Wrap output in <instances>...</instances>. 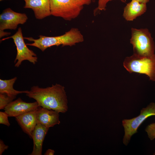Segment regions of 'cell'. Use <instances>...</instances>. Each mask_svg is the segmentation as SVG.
Instances as JSON below:
<instances>
[{"instance_id":"obj_1","label":"cell","mask_w":155,"mask_h":155,"mask_svg":"<svg viewBox=\"0 0 155 155\" xmlns=\"http://www.w3.org/2000/svg\"><path fill=\"white\" fill-rule=\"evenodd\" d=\"M26 95L35 100L39 106L64 113L68 110V101L65 87L56 84L51 87L42 88L33 86Z\"/></svg>"},{"instance_id":"obj_2","label":"cell","mask_w":155,"mask_h":155,"mask_svg":"<svg viewBox=\"0 0 155 155\" xmlns=\"http://www.w3.org/2000/svg\"><path fill=\"white\" fill-rule=\"evenodd\" d=\"M38 39L31 37H24V38L33 42L31 43L26 44L27 45L37 47L42 52L53 46L62 45V46H72L84 41L83 35L79 30L76 28H72L60 36L49 37L40 35Z\"/></svg>"},{"instance_id":"obj_3","label":"cell","mask_w":155,"mask_h":155,"mask_svg":"<svg viewBox=\"0 0 155 155\" xmlns=\"http://www.w3.org/2000/svg\"><path fill=\"white\" fill-rule=\"evenodd\" d=\"M123 65L130 73L145 74L150 80L155 81V54L151 56H145L133 53L131 56L126 57Z\"/></svg>"},{"instance_id":"obj_4","label":"cell","mask_w":155,"mask_h":155,"mask_svg":"<svg viewBox=\"0 0 155 155\" xmlns=\"http://www.w3.org/2000/svg\"><path fill=\"white\" fill-rule=\"evenodd\" d=\"M131 33L130 42L134 54L145 56H151L154 54V42L148 29L132 28Z\"/></svg>"},{"instance_id":"obj_5","label":"cell","mask_w":155,"mask_h":155,"mask_svg":"<svg viewBox=\"0 0 155 155\" xmlns=\"http://www.w3.org/2000/svg\"><path fill=\"white\" fill-rule=\"evenodd\" d=\"M51 15L67 21L77 18L84 5L76 0H49Z\"/></svg>"},{"instance_id":"obj_6","label":"cell","mask_w":155,"mask_h":155,"mask_svg":"<svg viewBox=\"0 0 155 155\" xmlns=\"http://www.w3.org/2000/svg\"><path fill=\"white\" fill-rule=\"evenodd\" d=\"M153 115H155V103L152 102L146 108H143L137 117L131 119L123 120L122 125L125 133L123 140V144L127 145L131 136L137 132V129L140 125L148 118Z\"/></svg>"},{"instance_id":"obj_7","label":"cell","mask_w":155,"mask_h":155,"mask_svg":"<svg viewBox=\"0 0 155 155\" xmlns=\"http://www.w3.org/2000/svg\"><path fill=\"white\" fill-rule=\"evenodd\" d=\"M12 38L16 46L17 54L14 60L15 66L18 67L24 60H28L35 64L37 61L38 58L36 54L32 50H30L26 44L23 37L22 30L19 28L17 32L13 35L4 38L1 40Z\"/></svg>"},{"instance_id":"obj_8","label":"cell","mask_w":155,"mask_h":155,"mask_svg":"<svg viewBox=\"0 0 155 155\" xmlns=\"http://www.w3.org/2000/svg\"><path fill=\"white\" fill-rule=\"evenodd\" d=\"M28 19L26 14L17 12L10 8H7L0 15V30H16L19 24H24Z\"/></svg>"},{"instance_id":"obj_9","label":"cell","mask_w":155,"mask_h":155,"mask_svg":"<svg viewBox=\"0 0 155 155\" xmlns=\"http://www.w3.org/2000/svg\"><path fill=\"white\" fill-rule=\"evenodd\" d=\"M39 106L36 101L33 102H27L19 98L10 103L4 109L9 117H16L29 112L36 110Z\"/></svg>"},{"instance_id":"obj_10","label":"cell","mask_w":155,"mask_h":155,"mask_svg":"<svg viewBox=\"0 0 155 155\" xmlns=\"http://www.w3.org/2000/svg\"><path fill=\"white\" fill-rule=\"evenodd\" d=\"M59 113L56 111L39 106L36 110L37 123L49 128L59 124L60 122Z\"/></svg>"},{"instance_id":"obj_11","label":"cell","mask_w":155,"mask_h":155,"mask_svg":"<svg viewBox=\"0 0 155 155\" xmlns=\"http://www.w3.org/2000/svg\"><path fill=\"white\" fill-rule=\"evenodd\" d=\"M25 8L32 9L35 18L41 20L51 15L49 0H23Z\"/></svg>"},{"instance_id":"obj_12","label":"cell","mask_w":155,"mask_h":155,"mask_svg":"<svg viewBox=\"0 0 155 155\" xmlns=\"http://www.w3.org/2000/svg\"><path fill=\"white\" fill-rule=\"evenodd\" d=\"M36 110L15 117L23 131L31 138L32 132L37 124Z\"/></svg>"},{"instance_id":"obj_13","label":"cell","mask_w":155,"mask_h":155,"mask_svg":"<svg viewBox=\"0 0 155 155\" xmlns=\"http://www.w3.org/2000/svg\"><path fill=\"white\" fill-rule=\"evenodd\" d=\"M147 9L146 4L131 0L124 8L123 17L127 21H133L144 13Z\"/></svg>"},{"instance_id":"obj_14","label":"cell","mask_w":155,"mask_h":155,"mask_svg":"<svg viewBox=\"0 0 155 155\" xmlns=\"http://www.w3.org/2000/svg\"><path fill=\"white\" fill-rule=\"evenodd\" d=\"M49 129L39 123L37 124L32 135L33 142V150L29 155H42L43 142Z\"/></svg>"},{"instance_id":"obj_15","label":"cell","mask_w":155,"mask_h":155,"mask_svg":"<svg viewBox=\"0 0 155 155\" xmlns=\"http://www.w3.org/2000/svg\"><path fill=\"white\" fill-rule=\"evenodd\" d=\"M17 79L16 77L9 80L0 79V93H5L9 95L16 96L22 93H27L28 90L18 91L14 89L13 86Z\"/></svg>"},{"instance_id":"obj_16","label":"cell","mask_w":155,"mask_h":155,"mask_svg":"<svg viewBox=\"0 0 155 155\" xmlns=\"http://www.w3.org/2000/svg\"><path fill=\"white\" fill-rule=\"evenodd\" d=\"M16 97V96H11L6 94L0 93V109H4L5 107Z\"/></svg>"},{"instance_id":"obj_17","label":"cell","mask_w":155,"mask_h":155,"mask_svg":"<svg viewBox=\"0 0 155 155\" xmlns=\"http://www.w3.org/2000/svg\"><path fill=\"white\" fill-rule=\"evenodd\" d=\"M116 0H98V6L95 9L96 12V11H105L106 9L107 3L110 1ZM121 2H125V0H117Z\"/></svg>"},{"instance_id":"obj_18","label":"cell","mask_w":155,"mask_h":155,"mask_svg":"<svg viewBox=\"0 0 155 155\" xmlns=\"http://www.w3.org/2000/svg\"><path fill=\"white\" fill-rule=\"evenodd\" d=\"M148 137L151 140L155 138V123L150 124L147 126L145 129Z\"/></svg>"},{"instance_id":"obj_19","label":"cell","mask_w":155,"mask_h":155,"mask_svg":"<svg viewBox=\"0 0 155 155\" xmlns=\"http://www.w3.org/2000/svg\"><path fill=\"white\" fill-rule=\"evenodd\" d=\"M8 115L5 111H0V123L9 127L10 124L8 119Z\"/></svg>"},{"instance_id":"obj_20","label":"cell","mask_w":155,"mask_h":155,"mask_svg":"<svg viewBox=\"0 0 155 155\" xmlns=\"http://www.w3.org/2000/svg\"><path fill=\"white\" fill-rule=\"evenodd\" d=\"M9 147L8 146L5 145L3 142L2 140H0V155H1L3 153L5 150L7 149Z\"/></svg>"},{"instance_id":"obj_21","label":"cell","mask_w":155,"mask_h":155,"mask_svg":"<svg viewBox=\"0 0 155 155\" xmlns=\"http://www.w3.org/2000/svg\"><path fill=\"white\" fill-rule=\"evenodd\" d=\"M84 5H90L93 0H76Z\"/></svg>"},{"instance_id":"obj_22","label":"cell","mask_w":155,"mask_h":155,"mask_svg":"<svg viewBox=\"0 0 155 155\" xmlns=\"http://www.w3.org/2000/svg\"><path fill=\"white\" fill-rule=\"evenodd\" d=\"M55 151L51 149H48L46 150L44 155H54Z\"/></svg>"},{"instance_id":"obj_23","label":"cell","mask_w":155,"mask_h":155,"mask_svg":"<svg viewBox=\"0 0 155 155\" xmlns=\"http://www.w3.org/2000/svg\"><path fill=\"white\" fill-rule=\"evenodd\" d=\"M11 34V33L9 32H5L4 30H0V38L4 36H5L9 35Z\"/></svg>"},{"instance_id":"obj_24","label":"cell","mask_w":155,"mask_h":155,"mask_svg":"<svg viewBox=\"0 0 155 155\" xmlns=\"http://www.w3.org/2000/svg\"><path fill=\"white\" fill-rule=\"evenodd\" d=\"M140 3L146 4L149 1V0H135Z\"/></svg>"},{"instance_id":"obj_25","label":"cell","mask_w":155,"mask_h":155,"mask_svg":"<svg viewBox=\"0 0 155 155\" xmlns=\"http://www.w3.org/2000/svg\"><path fill=\"white\" fill-rule=\"evenodd\" d=\"M3 0H0V1H3Z\"/></svg>"}]
</instances>
